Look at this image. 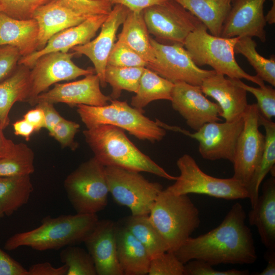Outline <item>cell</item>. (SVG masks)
<instances>
[{
    "mask_svg": "<svg viewBox=\"0 0 275 275\" xmlns=\"http://www.w3.org/2000/svg\"><path fill=\"white\" fill-rule=\"evenodd\" d=\"M246 218L243 206L237 202L218 227L198 237H190L173 253L183 264L193 259L202 260L212 266L253 264L257 255Z\"/></svg>",
    "mask_w": 275,
    "mask_h": 275,
    "instance_id": "obj_1",
    "label": "cell"
},
{
    "mask_svg": "<svg viewBox=\"0 0 275 275\" xmlns=\"http://www.w3.org/2000/svg\"><path fill=\"white\" fill-rule=\"evenodd\" d=\"M85 141L94 156L105 167L147 172L170 180L169 174L128 138L124 130L111 125H100L83 131Z\"/></svg>",
    "mask_w": 275,
    "mask_h": 275,
    "instance_id": "obj_2",
    "label": "cell"
},
{
    "mask_svg": "<svg viewBox=\"0 0 275 275\" xmlns=\"http://www.w3.org/2000/svg\"><path fill=\"white\" fill-rule=\"evenodd\" d=\"M98 221L97 214L46 216L39 227L10 237L5 243L4 249L13 251L28 246L38 251L60 250L84 242Z\"/></svg>",
    "mask_w": 275,
    "mask_h": 275,
    "instance_id": "obj_3",
    "label": "cell"
},
{
    "mask_svg": "<svg viewBox=\"0 0 275 275\" xmlns=\"http://www.w3.org/2000/svg\"><path fill=\"white\" fill-rule=\"evenodd\" d=\"M149 219L174 252L200 225L199 211L188 195H174L163 189L148 214Z\"/></svg>",
    "mask_w": 275,
    "mask_h": 275,
    "instance_id": "obj_4",
    "label": "cell"
},
{
    "mask_svg": "<svg viewBox=\"0 0 275 275\" xmlns=\"http://www.w3.org/2000/svg\"><path fill=\"white\" fill-rule=\"evenodd\" d=\"M239 37L212 35L202 23L188 35L184 47L197 66L208 65L217 73L230 78L245 79L263 87L265 85L264 81L256 75L246 73L235 60L234 48Z\"/></svg>",
    "mask_w": 275,
    "mask_h": 275,
    "instance_id": "obj_5",
    "label": "cell"
},
{
    "mask_svg": "<svg viewBox=\"0 0 275 275\" xmlns=\"http://www.w3.org/2000/svg\"><path fill=\"white\" fill-rule=\"evenodd\" d=\"M77 113L87 129L100 125H111L126 130L141 140L152 143L161 141L166 130L144 115V111L129 105L126 101L112 99L102 106L79 104Z\"/></svg>",
    "mask_w": 275,
    "mask_h": 275,
    "instance_id": "obj_6",
    "label": "cell"
},
{
    "mask_svg": "<svg viewBox=\"0 0 275 275\" xmlns=\"http://www.w3.org/2000/svg\"><path fill=\"white\" fill-rule=\"evenodd\" d=\"M105 168L93 156L65 179L67 197L77 213L97 214L106 207L109 190Z\"/></svg>",
    "mask_w": 275,
    "mask_h": 275,
    "instance_id": "obj_7",
    "label": "cell"
},
{
    "mask_svg": "<svg viewBox=\"0 0 275 275\" xmlns=\"http://www.w3.org/2000/svg\"><path fill=\"white\" fill-rule=\"evenodd\" d=\"M176 164L180 175L166 189L174 195L198 194L227 200L248 198L245 186L232 177L219 178L204 173L194 158L187 154L180 157Z\"/></svg>",
    "mask_w": 275,
    "mask_h": 275,
    "instance_id": "obj_8",
    "label": "cell"
},
{
    "mask_svg": "<svg viewBox=\"0 0 275 275\" xmlns=\"http://www.w3.org/2000/svg\"><path fill=\"white\" fill-rule=\"evenodd\" d=\"M105 171L109 193L117 203L133 215L149 214L163 190L161 184L148 181L139 172L115 167H105Z\"/></svg>",
    "mask_w": 275,
    "mask_h": 275,
    "instance_id": "obj_9",
    "label": "cell"
},
{
    "mask_svg": "<svg viewBox=\"0 0 275 275\" xmlns=\"http://www.w3.org/2000/svg\"><path fill=\"white\" fill-rule=\"evenodd\" d=\"M143 13L149 34L163 44L184 46L188 35L202 23L174 0L148 7Z\"/></svg>",
    "mask_w": 275,
    "mask_h": 275,
    "instance_id": "obj_10",
    "label": "cell"
},
{
    "mask_svg": "<svg viewBox=\"0 0 275 275\" xmlns=\"http://www.w3.org/2000/svg\"><path fill=\"white\" fill-rule=\"evenodd\" d=\"M157 124L165 129L180 132L199 143L198 150L205 159H226L233 161L236 146L243 126V117L233 122H212L205 123L191 133L181 128L170 126L156 119Z\"/></svg>",
    "mask_w": 275,
    "mask_h": 275,
    "instance_id": "obj_11",
    "label": "cell"
},
{
    "mask_svg": "<svg viewBox=\"0 0 275 275\" xmlns=\"http://www.w3.org/2000/svg\"><path fill=\"white\" fill-rule=\"evenodd\" d=\"M151 43L155 60L146 68L174 84L185 82L200 86L205 79L216 72L197 66L183 45L163 44L151 37Z\"/></svg>",
    "mask_w": 275,
    "mask_h": 275,
    "instance_id": "obj_12",
    "label": "cell"
},
{
    "mask_svg": "<svg viewBox=\"0 0 275 275\" xmlns=\"http://www.w3.org/2000/svg\"><path fill=\"white\" fill-rule=\"evenodd\" d=\"M259 112L256 103L248 104L243 114V126L237 140L234 159V175L246 187L260 162L265 144V135L259 130Z\"/></svg>",
    "mask_w": 275,
    "mask_h": 275,
    "instance_id": "obj_13",
    "label": "cell"
},
{
    "mask_svg": "<svg viewBox=\"0 0 275 275\" xmlns=\"http://www.w3.org/2000/svg\"><path fill=\"white\" fill-rule=\"evenodd\" d=\"M75 54L74 51L52 52L37 60L30 73V104L33 106L36 98L53 84L95 73L94 69H84L75 65L72 60Z\"/></svg>",
    "mask_w": 275,
    "mask_h": 275,
    "instance_id": "obj_14",
    "label": "cell"
},
{
    "mask_svg": "<svg viewBox=\"0 0 275 275\" xmlns=\"http://www.w3.org/2000/svg\"><path fill=\"white\" fill-rule=\"evenodd\" d=\"M171 101L173 108L195 131L205 123L222 121L218 117L221 113L219 106L208 99L199 86L174 83Z\"/></svg>",
    "mask_w": 275,
    "mask_h": 275,
    "instance_id": "obj_15",
    "label": "cell"
},
{
    "mask_svg": "<svg viewBox=\"0 0 275 275\" xmlns=\"http://www.w3.org/2000/svg\"><path fill=\"white\" fill-rule=\"evenodd\" d=\"M129 11L127 7L122 5H114L102 23L97 37L86 44L74 46L71 49L76 54H84L91 61L102 87H105L107 85L104 81V73L109 55L115 43L117 31Z\"/></svg>",
    "mask_w": 275,
    "mask_h": 275,
    "instance_id": "obj_16",
    "label": "cell"
},
{
    "mask_svg": "<svg viewBox=\"0 0 275 275\" xmlns=\"http://www.w3.org/2000/svg\"><path fill=\"white\" fill-rule=\"evenodd\" d=\"M265 1L232 0L220 36L255 37L262 42H265L267 22L263 10Z\"/></svg>",
    "mask_w": 275,
    "mask_h": 275,
    "instance_id": "obj_17",
    "label": "cell"
},
{
    "mask_svg": "<svg viewBox=\"0 0 275 275\" xmlns=\"http://www.w3.org/2000/svg\"><path fill=\"white\" fill-rule=\"evenodd\" d=\"M100 86V79L96 73L87 75L78 80L57 83L52 89L39 94L36 98L34 105L42 101L53 104L61 102L70 106L79 104L104 105L112 98L102 93Z\"/></svg>",
    "mask_w": 275,
    "mask_h": 275,
    "instance_id": "obj_18",
    "label": "cell"
},
{
    "mask_svg": "<svg viewBox=\"0 0 275 275\" xmlns=\"http://www.w3.org/2000/svg\"><path fill=\"white\" fill-rule=\"evenodd\" d=\"M94 262L97 275H123L117 254L116 222L99 220L84 241Z\"/></svg>",
    "mask_w": 275,
    "mask_h": 275,
    "instance_id": "obj_19",
    "label": "cell"
},
{
    "mask_svg": "<svg viewBox=\"0 0 275 275\" xmlns=\"http://www.w3.org/2000/svg\"><path fill=\"white\" fill-rule=\"evenodd\" d=\"M108 15L89 17L76 25L58 32L49 39L43 48L28 56L21 57L18 65L31 69L37 60L45 54L57 51L68 52L74 46L87 43L95 36Z\"/></svg>",
    "mask_w": 275,
    "mask_h": 275,
    "instance_id": "obj_20",
    "label": "cell"
},
{
    "mask_svg": "<svg viewBox=\"0 0 275 275\" xmlns=\"http://www.w3.org/2000/svg\"><path fill=\"white\" fill-rule=\"evenodd\" d=\"M205 96L213 98L221 109L219 116L226 122L242 117L249 104L246 91L224 75L215 73L205 79L200 86Z\"/></svg>",
    "mask_w": 275,
    "mask_h": 275,
    "instance_id": "obj_21",
    "label": "cell"
},
{
    "mask_svg": "<svg viewBox=\"0 0 275 275\" xmlns=\"http://www.w3.org/2000/svg\"><path fill=\"white\" fill-rule=\"evenodd\" d=\"M87 18L74 11L63 0H51L40 6L33 17L36 20L39 28L37 51L43 48L56 34L77 25Z\"/></svg>",
    "mask_w": 275,
    "mask_h": 275,
    "instance_id": "obj_22",
    "label": "cell"
},
{
    "mask_svg": "<svg viewBox=\"0 0 275 275\" xmlns=\"http://www.w3.org/2000/svg\"><path fill=\"white\" fill-rule=\"evenodd\" d=\"M116 242L117 258L124 274H147L150 257L123 221L116 223Z\"/></svg>",
    "mask_w": 275,
    "mask_h": 275,
    "instance_id": "obj_23",
    "label": "cell"
},
{
    "mask_svg": "<svg viewBox=\"0 0 275 275\" xmlns=\"http://www.w3.org/2000/svg\"><path fill=\"white\" fill-rule=\"evenodd\" d=\"M249 224L258 230L261 241L267 250H275V178L266 180L262 194L248 213Z\"/></svg>",
    "mask_w": 275,
    "mask_h": 275,
    "instance_id": "obj_24",
    "label": "cell"
},
{
    "mask_svg": "<svg viewBox=\"0 0 275 275\" xmlns=\"http://www.w3.org/2000/svg\"><path fill=\"white\" fill-rule=\"evenodd\" d=\"M39 28L34 18L18 19L0 12V45H10L21 57L38 50Z\"/></svg>",
    "mask_w": 275,
    "mask_h": 275,
    "instance_id": "obj_25",
    "label": "cell"
},
{
    "mask_svg": "<svg viewBox=\"0 0 275 275\" xmlns=\"http://www.w3.org/2000/svg\"><path fill=\"white\" fill-rule=\"evenodd\" d=\"M29 67L18 65L14 72L0 82V123L5 129L9 123V112L16 102H28L30 92Z\"/></svg>",
    "mask_w": 275,
    "mask_h": 275,
    "instance_id": "obj_26",
    "label": "cell"
},
{
    "mask_svg": "<svg viewBox=\"0 0 275 275\" xmlns=\"http://www.w3.org/2000/svg\"><path fill=\"white\" fill-rule=\"evenodd\" d=\"M118 40L125 44L149 63L155 60L151 37L142 12L130 11L122 24Z\"/></svg>",
    "mask_w": 275,
    "mask_h": 275,
    "instance_id": "obj_27",
    "label": "cell"
},
{
    "mask_svg": "<svg viewBox=\"0 0 275 275\" xmlns=\"http://www.w3.org/2000/svg\"><path fill=\"white\" fill-rule=\"evenodd\" d=\"M197 17L210 34L220 36L232 0H174Z\"/></svg>",
    "mask_w": 275,
    "mask_h": 275,
    "instance_id": "obj_28",
    "label": "cell"
},
{
    "mask_svg": "<svg viewBox=\"0 0 275 275\" xmlns=\"http://www.w3.org/2000/svg\"><path fill=\"white\" fill-rule=\"evenodd\" d=\"M259 122L260 126H263L265 129V144L260 162L246 185L252 208L255 207L257 202L261 183L266 175L274 168L275 163V123L260 114Z\"/></svg>",
    "mask_w": 275,
    "mask_h": 275,
    "instance_id": "obj_29",
    "label": "cell"
},
{
    "mask_svg": "<svg viewBox=\"0 0 275 275\" xmlns=\"http://www.w3.org/2000/svg\"><path fill=\"white\" fill-rule=\"evenodd\" d=\"M33 191L30 175L0 177V214L11 215L28 202Z\"/></svg>",
    "mask_w": 275,
    "mask_h": 275,
    "instance_id": "obj_30",
    "label": "cell"
},
{
    "mask_svg": "<svg viewBox=\"0 0 275 275\" xmlns=\"http://www.w3.org/2000/svg\"><path fill=\"white\" fill-rule=\"evenodd\" d=\"M174 85L172 82L145 67L138 90L131 98V105L143 110L144 107L153 101H171Z\"/></svg>",
    "mask_w": 275,
    "mask_h": 275,
    "instance_id": "obj_31",
    "label": "cell"
},
{
    "mask_svg": "<svg viewBox=\"0 0 275 275\" xmlns=\"http://www.w3.org/2000/svg\"><path fill=\"white\" fill-rule=\"evenodd\" d=\"M122 221L130 232L144 246L150 259L168 251L167 244L152 225L148 214H131Z\"/></svg>",
    "mask_w": 275,
    "mask_h": 275,
    "instance_id": "obj_32",
    "label": "cell"
},
{
    "mask_svg": "<svg viewBox=\"0 0 275 275\" xmlns=\"http://www.w3.org/2000/svg\"><path fill=\"white\" fill-rule=\"evenodd\" d=\"M257 43L250 37H239L236 43L234 51L241 54L254 68L256 75L264 81L275 86V58L272 56L265 58L260 54L256 49Z\"/></svg>",
    "mask_w": 275,
    "mask_h": 275,
    "instance_id": "obj_33",
    "label": "cell"
},
{
    "mask_svg": "<svg viewBox=\"0 0 275 275\" xmlns=\"http://www.w3.org/2000/svg\"><path fill=\"white\" fill-rule=\"evenodd\" d=\"M145 67H120L107 65L104 81L112 88L109 96L117 99L123 90L135 93Z\"/></svg>",
    "mask_w": 275,
    "mask_h": 275,
    "instance_id": "obj_34",
    "label": "cell"
},
{
    "mask_svg": "<svg viewBox=\"0 0 275 275\" xmlns=\"http://www.w3.org/2000/svg\"><path fill=\"white\" fill-rule=\"evenodd\" d=\"M34 158L33 151L26 144H16L12 154L0 158V177L31 175L35 171Z\"/></svg>",
    "mask_w": 275,
    "mask_h": 275,
    "instance_id": "obj_35",
    "label": "cell"
},
{
    "mask_svg": "<svg viewBox=\"0 0 275 275\" xmlns=\"http://www.w3.org/2000/svg\"><path fill=\"white\" fill-rule=\"evenodd\" d=\"M60 258L66 265V275H97L93 259L88 252L75 245L66 246L61 250Z\"/></svg>",
    "mask_w": 275,
    "mask_h": 275,
    "instance_id": "obj_36",
    "label": "cell"
},
{
    "mask_svg": "<svg viewBox=\"0 0 275 275\" xmlns=\"http://www.w3.org/2000/svg\"><path fill=\"white\" fill-rule=\"evenodd\" d=\"M231 79L255 97L259 112L263 117L271 120L275 116V90L272 86L265 85L263 87L256 88L245 84L240 79Z\"/></svg>",
    "mask_w": 275,
    "mask_h": 275,
    "instance_id": "obj_37",
    "label": "cell"
},
{
    "mask_svg": "<svg viewBox=\"0 0 275 275\" xmlns=\"http://www.w3.org/2000/svg\"><path fill=\"white\" fill-rule=\"evenodd\" d=\"M148 62L138 53L117 41L109 55L107 65L120 67H146Z\"/></svg>",
    "mask_w": 275,
    "mask_h": 275,
    "instance_id": "obj_38",
    "label": "cell"
},
{
    "mask_svg": "<svg viewBox=\"0 0 275 275\" xmlns=\"http://www.w3.org/2000/svg\"><path fill=\"white\" fill-rule=\"evenodd\" d=\"M51 0H0V10L15 19L33 18L37 9Z\"/></svg>",
    "mask_w": 275,
    "mask_h": 275,
    "instance_id": "obj_39",
    "label": "cell"
},
{
    "mask_svg": "<svg viewBox=\"0 0 275 275\" xmlns=\"http://www.w3.org/2000/svg\"><path fill=\"white\" fill-rule=\"evenodd\" d=\"M184 264L173 252L167 251L151 259L149 275H184Z\"/></svg>",
    "mask_w": 275,
    "mask_h": 275,
    "instance_id": "obj_40",
    "label": "cell"
},
{
    "mask_svg": "<svg viewBox=\"0 0 275 275\" xmlns=\"http://www.w3.org/2000/svg\"><path fill=\"white\" fill-rule=\"evenodd\" d=\"M65 4L76 13L88 17L108 14L113 5L109 0H63Z\"/></svg>",
    "mask_w": 275,
    "mask_h": 275,
    "instance_id": "obj_41",
    "label": "cell"
},
{
    "mask_svg": "<svg viewBox=\"0 0 275 275\" xmlns=\"http://www.w3.org/2000/svg\"><path fill=\"white\" fill-rule=\"evenodd\" d=\"M79 128L80 125L77 123L63 118L49 134L58 141L62 148L69 147L75 150L77 145L74 138Z\"/></svg>",
    "mask_w": 275,
    "mask_h": 275,
    "instance_id": "obj_42",
    "label": "cell"
},
{
    "mask_svg": "<svg viewBox=\"0 0 275 275\" xmlns=\"http://www.w3.org/2000/svg\"><path fill=\"white\" fill-rule=\"evenodd\" d=\"M248 270L235 268L224 271L217 270L209 263L200 259H193L184 264V275H247Z\"/></svg>",
    "mask_w": 275,
    "mask_h": 275,
    "instance_id": "obj_43",
    "label": "cell"
},
{
    "mask_svg": "<svg viewBox=\"0 0 275 275\" xmlns=\"http://www.w3.org/2000/svg\"><path fill=\"white\" fill-rule=\"evenodd\" d=\"M21 57L15 47L7 45H0V82L14 72Z\"/></svg>",
    "mask_w": 275,
    "mask_h": 275,
    "instance_id": "obj_44",
    "label": "cell"
},
{
    "mask_svg": "<svg viewBox=\"0 0 275 275\" xmlns=\"http://www.w3.org/2000/svg\"><path fill=\"white\" fill-rule=\"evenodd\" d=\"M0 275H29L25 269L0 248Z\"/></svg>",
    "mask_w": 275,
    "mask_h": 275,
    "instance_id": "obj_45",
    "label": "cell"
},
{
    "mask_svg": "<svg viewBox=\"0 0 275 275\" xmlns=\"http://www.w3.org/2000/svg\"><path fill=\"white\" fill-rule=\"evenodd\" d=\"M68 267L66 265L55 267L48 262L32 265L28 269L29 275H66Z\"/></svg>",
    "mask_w": 275,
    "mask_h": 275,
    "instance_id": "obj_46",
    "label": "cell"
},
{
    "mask_svg": "<svg viewBox=\"0 0 275 275\" xmlns=\"http://www.w3.org/2000/svg\"><path fill=\"white\" fill-rule=\"evenodd\" d=\"M35 106L43 111L45 119V128L47 129L49 132L64 118L55 109L52 103L42 101L38 102Z\"/></svg>",
    "mask_w": 275,
    "mask_h": 275,
    "instance_id": "obj_47",
    "label": "cell"
},
{
    "mask_svg": "<svg viewBox=\"0 0 275 275\" xmlns=\"http://www.w3.org/2000/svg\"><path fill=\"white\" fill-rule=\"evenodd\" d=\"M167 0H109L113 6L120 4L133 12H142L151 6L162 4Z\"/></svg>",
    "mask_w": 275,
    "mask_h": 275,
    "instance_id": "obj_48",
    "label": "cell"
},
{
    "mask_svg": "<svg viewBox=\"0 0 275 275\" xmlns=\"http://www.w3.org/2000/svg\"><path fill=\"white\" fill-rule=\"evenodd\" d=\"M23 119L31 123L34 127L35 131H39L45 128V119L42 109L35 106V108L27 112L23 116Z\"/></svg>",
    "mask_w": 275,
    "mask_h": 275,
    "instance_id": "obj_49",
    "label": "cell"
},
{
    "mask_svg": "<svg viewBox=\"0 0 275 275\" xmlns=\"http://www.w3.org/2000/svg\"><path fill=\"white\" fill-rule=\"evenodd\" d=\"M14 134L23 137L29 141L33 133L35 131L34 126L24 119L18 120L13 124Z\"/></svg>",
    "mask_w": 275,
    "mask_h": 275,
    "instance_id": "obj_50",
    "label": "cell"
},
{
    "mask_svg": "<svg viewBox=\"0 0 275 275\" xmlns=\"http://www.w3.org/2000/svg\"><path fill=\"white\" fill-rule=\"evenodd\" d=\"M4 129L0 123V158L12 154L15 150L16 144L7 139L3 132Z\"/></svg>",
    "mask_w": 275,
    "mask_h": 275,
    "instance_id": "obj_51",
    "label": "cell"
},
{
    "mask_svg": "<svg viewBox=\"0 0 275 275\" xmlns=\"http://www.w3.org/2000/svg\"><path fill=\"white\" fill-rule=\"evenodd\" d=\"M264 258L267 262L266 267L260 272H256L257 275L275 274V250H267L264 254Z\"/></svg>",
    "mask_w": 275,
    "mask_h": 275,
    "instance_id": "obj_52",
    "label": "cell"
},
{
    "mask_svg": "<svg viewBox=\"0 0 275 275\" xmlns=\"http://www.w3.org/2000/svg\"><path fill=\"white\" fill-rule=\"evenodd\" d=\"M272 2V6L265 16L266 22L269 24L275 23V0H270Z\"/></svg>",
    "mask_w": 275,
    "mask_h": 275,
    "instance_id": "obj_53",
    "label": "cell"
},
{
    "mask_svg": "<svg viewBox=\"0 0 275 275\" xmlns=\"http://www.w3.org/2000/svg\"><path fill=\"white\" fill-rule=\"evenodd\" d=\"M4 216V215L2 214H0V218H1L2 217H3Z\"/></svg>",
    "mask_w": 275,
    "mask_h": 275,
    "instance_id": "obj_54",
    "label": "cell"
},
{
    "mask_svg": "<svg viewBox=\"0 0 275 275\" xmlns=\"http://www.w3.org/2000/svg\"><path fill=\"white\" fill-rule=\"evenodd\" d=\"M0 12H1V10H0Z\"/></svg>",
    "mask_w": 275,
    "mask_h": 275,
    "instance_id": "obj_55",
    "label": "cell"
}]
</instances>
